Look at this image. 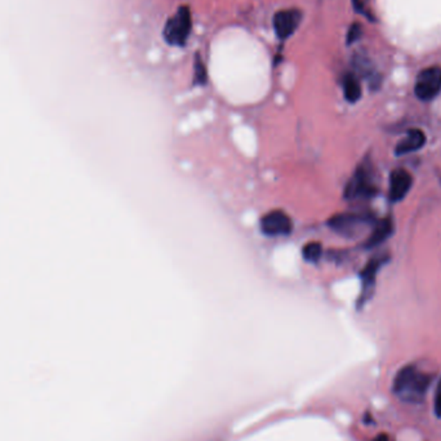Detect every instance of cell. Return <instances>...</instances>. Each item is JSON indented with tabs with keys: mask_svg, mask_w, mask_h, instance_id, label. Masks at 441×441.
Here are the masks:
<instances>
[{
	"mask_svg": "<svg viewBox=\"0 0 441 441\" xmlns=\"http://www.w3.org/2000/svg\"><path fill=\"white\" fill-rule=\"evenodd\" d=\"M431 385V376L418 369L415 365H408L399 370L394 379L392 391L401 401L421 403Z\"/></svg>",
	"mask_w": 441,
	"mask_h": 441,
	"instance_id": "cell-1",
	"label": "cell"
},
{
	"mask_svg": "<svg viewBox=\"0 0 441 441\" xmlns=\"http://www.w3.org/2000/svg\"><path fill=\"white\" fill-rule=\"evenodd\" d=\"M192 27L189 7H180L173 17L168 18L163 35L165 42L174 47H185Z\"/></svg>",
	"mask_w": 441,
	"mask_h": 441,
	"instance_id": "cell-2",
	"label": "cell"
},
{
	"mask_svg": "<svg viewBox=\"0 0 441 441\" xmlns=\"http://www.w3.org/2000/svg\"><path fill=\"white\" fill-rule=\"evenodd\" d=\"M373 221L374 218L372 215L347 212V213H338L332 218H329L328 226L337 234L342 235L346 238H353L360 234L361 230H364L367 226L372 225Z\"/></svg>",
	"mask_w": 441,
	"mask_h": 441,
	"instance_id": "cell-3",
	"label": "cell"
},
{
	"mask_svg": "<svg viewBox=\"0 0 441 441\" xmlns=\"http://www.w3.org/2000/svg\"><path fill=\"white\" fill-rule=\"evenodd\" d=\"M376 194L377 186L374 185L372 171L368 165L361 164L344 188V198L347 200H359L373 198Z\"/></svg>",
	"mask_w": 441,
	"mask_h": 441,
	"instance_id": "cell-4",
	"label": "cell"
},
{
	"mask_svg": "<svg viewBox=\"0 0 441 441\" xmlns=\"http://www.w3.org/2000/svg\"><path fill=\"white\" fill-rule=\"evenodd\" d=\"M415 96L421 101H431L441 92V67L433 66L419 72L415 87Z\"/></svg>",
	"mask_w": 441,
	"mask_h": 441,
	"instance_id": "cell-5",
	"label": "cell"
},
{
	"mask_svg": "<svg viewBox=\"0 0 441 441\" xmlns=\"http://www.w3.org/2000/svg\"><path fill=\"white\" fill-rule=\"evenodd\" d=\"M262 234L266 236H287L293 231V222L284 210H271L262 217Z\"/></svg>",
	"mask_w": 441,
	"mask_h": 441,
	"instance_id": "cell-6",
	"label": "cell"
},
{
	"mask_svg": "<svg viewBox=\"0 0 441 441\" xmlns=\"http://www.w3.org/2000/svg\"><path fill=\"white\" fill-rule=\"evenodd\" d=\"M302 21V12L297 8L284 9L275 13L272 25L280 40H287L294 34Z\"/></svg>",
	"mask_w": 441,
	"mask_h": 441,
	"instance_id": "cell-7",
	"label": "cell"
},
{
	"mask_svg": "<svg viewBox=\"0 0 441 441\" xmlns=\"http://www.w3.org/2000/svg\"><path fill=\"white\" fill-rule=\"evenodd\" d=\"M388 261V257L378 256L372 258L367 266L361 270V296L359 299V305H364L373 294V290L376 287V280L378 271L382 269V266Z\"/></svg>",
	"mask_w": 441,
	"mask_h": 441,
	"instance_id": "cell-8",
	"label": "cell"
},
{
	"mask_svg": "<svg viewBox=\"0 0 441 441\" xmlns=\"http://www.w3.org/2000/svg\"><path fill=\"white\" fill-rule=\"evenodd\" d=\"M413 178L406 169H397L390 177V199L392 201H401L412 188Z\"/></svg>",
	"mask_w": 441,
	"mask_h": 441,
	"instance_id": "cell-9",
	"label": "cell"
},
{
	"mask_svg": "<svg viewBox=\"0 0 441 441\" xmlns=\"http://www.w3.org/2000/svg\"><path fill=\"white\" fill-rule=\"evenodd\" d=\"M426 144V135L421 129H410L406 137L397 144L395 153L399 156L406 153H415L424 147Z\"/></svg>",
	"mask_w": 441,
	"mask_h": 441,
	"instance_id": "cell-10",
	"label": "cell"
},
{
	"mask_svg": "<svg viewBox=\"0 0 441 441\" xmlns=\"http://www.w3.org/2000/svg\"><path fill=\"white\" fill-rule=\"evenodd\" d=\"M392 231H394V224H392V221L390 218H385V219L379 221L374 225L372 234L367 239L365 248L372 249V248L378 247L385 240H388V238L392 235Z\"/></svg>",
	"mask_w": 441,
	"mask_h": 441,
	"instance_id": "cell-11",
	"label": "cell"
},
{
	"mask_svg": "<svg viewBox=\"0 0 441 441\" xmlns=\"http://www.w3.org/2000/svg\"><path fill=\"white\" fill-rule=\"evenodd\" d=\"M343 94L350 103L358 102L361 97V85L359 79L353 74H346L343 78Z\"/></svg>",
	"mask_w": 441,
	"mask_h": 441,
	"instance_id": "cell-12",
	"label": "cell"
},
{
	"mask_svg": "<svg viewBox=\"0 0 441 441\" xmlns=\"http://www.w3.org/2000/svg\"><path fill=\"white\" fill-rule=\"evenodd\" d=\"M322 254H323V245L317 242L307 243L302 248V257L305 258V261L310 263H316L319 261L322 258Z\"/></svg>",
	"mask_w": 441,
	"mask_h": 441,
	"instance_id": "cell-13",
	"label": "cell"
},
{
	"mask_svg": "<svg viewBox=\"0 0 441 441\" xmlns=\"http://www.w3.org/2000/svg\"><path fill=\"white\" fill-rule=\"evenodd\" d=\"M208 81L207 69L203 63L201 57L197 54L195 56V63H194V84L197 85H206Z\"/></svg>",
	"mask_w": 441,
	"mask_h": 441,
	"instance_id": "cell-14",
	"label": "cell"
},
{
	"mask_svg": "<svg viewBox=\"0 0 441 441\" xmlns=\"http://www.w3.org/2000/svg\"><path fill=\"white\" fill-rule=\"evenodd\" d=\"M353 67L358 70L359 74H361L365 78H372V67H370V63L364 57V56H355L353 57Z\"/></svg>",
	"mask_w": 441,
	"mask_h": 441,
	"instance_id": "cell-15",
	"label": "cell"
},
{
	"mask_svg": "<svg viewBox=\"0 0 441 441\" xmlns=\"http://www.w3.org/2000/svg\"><path fill=\"white\" fill-rule=\"evenodd\" d=\"M361 36V25L360 24H352L351 27L349 28L347 33V44L355 43Z\"/></svg>",
	"mask_w": 441,
	"mask_h": 441,
	"instance_id": "cell-16",
	"label": "cell"
},
{
	"mask_svg": "<svg viewBox=\"0 0 441 441\" xmlns=\"http://www.w3.org/2000/svg\"><path fill=\"white\" fill-rule=\"evenodd\" d=\"M433 412L435 415L441 418V381L436 388L435 392V399H433Z\"/></svg>",
	"mask_w": 441,
	"mask_h": 441,
	"instance_id": "cell-17",
	"label": "cell"
},
{
	"mask_svg": "<svg viewBox=\"0 0 441 441\" xmlns=\"http://www.w3.org/2000/svg\"><path fill=\"white\" fill-rule=\"evenodd\" d=\"M353 6L358 12H363V9L365 7V0H352Z\"/></svg>",
	"mask_w": 441,
	"mask_h": 441,
	"instance_id": "cell-18",
	"label": "cell"
},
{
	"mask_svg": "<svg viewBox=\"0 0 441 441\" xmlns=\"http://www.w3.org/2000/svg\"><path fill=\"white\" fill-rule=\"evenodd\" d=\"M376 441H390L388 440V436H385V435H382V436H379L378 439Z\"/></svg>",
	"mask_w": 441,
	"mask_h": 441,
	"instance_id": "cell-19",
	"label": "cell"
}]
</instances>
